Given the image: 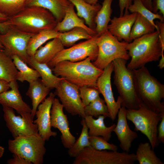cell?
I'll use <instances>...</instances> for the list:
<instances>
[{
	"mask_svg": "<svg viewBox=\"0 0 164 164\" xmlns=\"http://www.w3.org/2000/svg\"><path fill=\"white\" fill-rule=\"evenodd\" d=\"M88 57L78 62H60L51 69L53 73L79 87L88 86L97 88V82L103 70L99 69Z\"/></svg>",
	"mask_w": 164,
	"mask_h": 164,
	"instance_id": "1",
	"label": "cell"
},
{
	"mask_svg": "<svg viewBox=\"0 0 164 164\" xmlns=\"http://www.w3.org/2000/svg\"><path fill=\"white\" fill-rule=\"evenodd\" d=\"M126 49L131 57L127 67L132 70L145 66L148 63L158 61L164 56L157 30L128 43Z\"/></svg>",
	"mask_w": 164,
	"mask_h": 164,
	"instance_id": "2",
	"label": "cell"
},
{
	"mask_svg": "<svg viewBox=\"0 0 164 164\" xmlns=\"http://www.w3.org/2000/svg\"><path fill=\"white\" fill-rule=\"evenodd\" d=\"M135 88L140 102L151 110L164 113V85L151 75L145 66L132 70Z\"/></svg>",
	"mask_w": 164,
	"mask_h": 164,
	"instance_id": "3",
	"label": "cell"
},
{
	"mask_svg": "<svg viewBox=\"0 0 164 164\" xmlns=\"http://www.w3.org/2000/svg\"><path fill=\"white\" fill-rule=\"evenodd\" d=\"M9 19L12 25L23 32L32 34L43 30L54 29L58 22L49 10L35 6L26 7Z\"/></svg>",
	"mask_w": 164,
	"mask_h": 164,
	"instance_id": "4",
	"label": "cell"
},
{
	"mask_svg": "<svg viewBox=\"0 0 164 164\" xmlns=\"http://www.w3.org/2000/svg\"><path fill=\"white\" fill-rule=\"evenodd\" d=\"M114 83L122 100L121 106L126 109H138L140 103L136 91L132 70L127 67V60L117 58L113 61Z\"/></svg>",
	"mask_w": 164,
	"mask_h": 164,
	"instance_id": "5",
	"label": "cell"
},
{
	"mask_svg": "<svg viewBox=\"0 0 164 164\" xmlns=\"http://www.w3.org/2000/svg\"><path fill=\"white\" fill-rule=\"evenodd\" d=\"M163 114L154 111L141 103L137 109H126L127 119L133 124L134 130L140 131L147 137L153 150L159 144L158 127Z\"/></svg>",
	"mask_w": 164,
	"mask_h": 164,
	"instance_id": "6",
	"label": "cell"
},
{
	"mask_svg": "<svg viewBox=\"0 0 164 164\" xmlns=\"http://www.w3.org/2000/svg\"><path fill=\"white\" fill-rule=\"evenodd\" d=\"M45 141L39 134L19 136L8 140V149L32 164H42L46 152Z\"/></svg>",
	"mask_w": 164,
	"mask_h": 164,
	"instance_id": "7",
	"label": "cell"
},
{
	"mask_svg": "<svg viewBox=\"0 0 164 164\" xmlns=\"http://www.w3.org/2000/svg\"><path fill=\"white\" fill-rule=\"evenodd\" d=\"M128 43L119 41L107 30L98 36L97 55L92 63L97 68L103 70L117 58L128 60L130 58L126 49Z\"/></svg>",
	"mask_w": 164,
	"mask_h": 164,
	"instance_id": "8",
	"label": "cell"
},
{
	"mask_svg": "<svg viewBox=\"0 0 164 164\" xmlns=\"http://www.w3.org/2000/svg\"><path fill=\"white\" fill-rule=\"evenodd\" d=\"M135 154L125 152L97 150L89 146L75 158L73 164H133Z\"/></svg>",
	"mask_w": 164,
	"mask_h": 164,
	"instance_id": "9",
	"label": "cell"
},
{
	"mask_svg": "<svg viewBox=\"0 0 164 164\" xmlns=\"http://www.w3.org/2000/svg\"><path fill=\"white\" fill-rule=\"evenodd\" d=\"M99 36L95 35L91 38L74 44L59 52L47 64L51 69L62 61L67 60L76 62L88 57L95 60L98 53L97 42Z\"/></svg>",
	"mask_w": 164,
	"mask_h": 164,
	"instance_id": "10",
	"label": "cell"
},
{
	"mask_svg": "<svg viewBox=\"0 0 164 164\" xmlns=\"http://www.w3.org/2000/svg\"><path fill=\"white\" fill-rule=\"evenodd\" d=\"M33 34L23 32L11 25L6 32L0 33V43L7 55L11 57L16 55L28 64L30 57L27 53V45Z\"/></svg>",
	"mask_w": 164,
	"mask_h": 164,
	"instance_id": "11",
	"label": "cell"
},
{
	"mask_svg": "<svg viewBox=\"0 0 164 164\" xmlns=\"http://www.w3.org/2000/svg\"><path fill=\"white\" fill-rule=\"evenodd\" d=\"M54 93L59 98L64 108L72 115L85 116L80 98L79 87L63 78L55 88Z\"/></svg>",
	"mask_w": 164,
	"mask_h": 164,
	"instance_id": "12",
	"label": "cell"
},
{
	"mask_svg": "<svg viewBox=\"0 0 164 164\" xmlns=\"http://www.w3.org/2000/svg\"><path fill=\"white\" fill-rule=\"evenodd\" d=\"M113 67L112 62L104 69L97 82V88L104 98L108 108L109 118L113 121L116 118L122 103V100L119 96L117 101H115L112 91L111 77L113 71Z\"/></svg>",
	"mask_w": 164,
	"mask_h": 164,
	"instance_id": "13",
	"label": "cell"
},
{
	"mask_svg": "<svg viewBox=\"0 0 164 164\" xmlns=\"http://www.w3.org/2000/svg\"><path fill=\"white\" fill-rule=\"evenodd\" d=\"M2 106L6 126L14 138L39 134L37 125L31 120L17 116L13 108Z\"/></svg>",
	"mask_w": 164,
	"mask_h": 164,
	"instance_id": "14",
	"label": "cell"
},
{
	"mask_svg": "<svg viewBox=\"0 0 164 164\" xmlns=\"http://www.w3.org/2000/svg\"><path fill=\"white\" fill-rule=\"evenodd\" d=\"M64 108L59 100L55 98L51 110V127L58 129L61 133V139L64 148L69 149L76 141V138L71 133L67 115L63 111Z\"/></svg>",
	"mask_w": 164,
	"mask_h": 164,
	"instance_id": "15",
	"label": "cell"
},
{
	"mask_svg": "<svg viewBox=\"0 0 164 164\" xmlns=\"http://www.w3.org/2000/svg\"><path fill=\"white\" fill-rule=\"evenodd\" d=\"M55 96L54 93H50L39 105L35 113L36 118L33 121L37 125L39 134L45 141L57 135L56 132L52 131L51 124V110Z\"/></svg>",
	"mask_w": 164,
	"mask_h": 164,
	"instance_id": "16",
	"label": "cell"
},
{
	"mask_svg": "<svg viewBox=\"0 0 164 164\" xmlns=\"http://www.w3.org/2000/svg\"><path fill=\"white\" fill-rule=\"evenodd\" d=\"M10 84L11 89L0 94V104L13 108L22 117L33 121L32 108L23 101L16 81H11Z\"/></svg>",
	"mask_w": 164,
	"mask_h": 164,
	"instance_id": "17",
	"label": "cell"
},
{
	"mask_svg": "<svg viewBox=\"0 0 164 164\" xmlns=\"http://www.w3.org/2000/svg\"><path fill=\"white\" fill-rule=\"evenodd\" d=\"M126 108L121 106L118 114V121L114 132L120 142V146L123 152L129 153L133 142L138 137L136 132L130 128L126 116Z\"/></svg>",
	"mask_w": 164,
	"mask_h": 164,
	"instance_id": "18",
	"label": "cell"
},
{
	"mask_svg": "<svg viewBox=\"0 0 164 164\" xmlns=\"http://www.w3.org/2000/svg\"><path fill=\"white\" fill-rule=\"evenodd\" d=\"M136 12L124 14L111 19L108 30L119 41L123 40L129 43L130 35L132 26L137 16Z\"/></svg>",
	"mask_w": 164,
	"mask_h": 164,
	"instance_id": "19",
	"label": "cell"
},
{
	"mask_svg": "<svg viewBox=\"0 0 164 164\" xmlns=\"http://www.w3.org/2000/svg\"><path fill=\"white\" fill-rule=\"evenodd\" d=\"M74 7L71 3L63 19L58 22L54 29L59 32H64L75 27H81L86 30L91 35H96L95 31L89 28L85 24L84 20L77 15L75 12Z\"/></svg>",
	"mask_w": 164,
	"mask_h": 164,
	"instance_id": "20",
	"label": "cell"
},
{
	"mask_svg": "<svg viewBox=\"0 0 164 164\" xmlns=\"http://www.w3.org/2000/svg\"><path fill=\"white\" fill-rule=\"evenodd\" d=\"M71 3L68 0H27L26 7L35 6L45 9L53 14L59 22L63 19Z\"/></svg>",
	"mask_w": 164,
	"mask_h": 164,
	"instance_id": "21",
	"label": "cell"
},
{
	"mask_svg": "<svg viewBox=\"0 0 164 164\" xmlns=\"http://www.w3.org/2000/svg\"><path fill=\"white\" fill-rule=\"evenodd\" d=\"M106 117L99 116L96 119L90 116H85L84 118L88 129L90 136H101L107 141L111 138L112 133L116 126L114 124L109 127L106 126L104 120Z\"/></svg>",
	"mask_w": 164,
	"mask_h": 164,
	"instance_id": "22",
	"label": "cell"
},
{
	"mask_svg": "<svg viewBox=\"0 0 164 164\" xmlns=\"http://www.w3.org/2000/svg\"><path fill=\"white\" fill-rule=\"evenodd\" d=\"M75 7L77 15L83 19L86 25L95 31V18L101 5L97 3L95 5L90 4L84 0H68Z\"/></svg>",
	"mask_w": 164,
	"mask_h": 164,
	"instance_id": "23",
	"label": "cell"
},
{
	"mask_svg": "<svg viewBox=\"0 0 164 164\" xmlns=\"http://www.w3.org/2000/svg\"><path fill=\"white\" fill-rule=\"evenodd\" d=\"M50 90L39 78L29 83L26 94L32 101L31 117L33 121L38 106L46 98L50 93Z\"/></svg>",
	"mask_w": 164,
	"mask_h": 164,
	"instance_id": "24",
	"label": "cell"
},
{
	"mask_svg": "<svg viewBox=\"0 0 164 164\" xmlns=\"http://www.w3.org/2000/svg\"><path fill=\"white\" fill-rule=\"evenodd\" d=\"M64 47L60 39L56 37L40 47L33 57L38 62L47 64Z\"/></svg>",
	"mask_w": 164,
	"mask_h": 164,
	"instance_id": "25",
	"label": "cell"
},
{
	"mask_svg": "<svg viewBox=\"0 0 164 164\" xmlns=\"http://www.w3.org/2000/svg\"><path fill=\"white\" fill-rule=\"evenodd\" d=\"M28 64L38 72L43 83L50 90L56 88L63 78L56 76L47 64L38 62L33 57H30Z\"/></svg>",
	"mask_w": 164,
	"mask_h": 164,
	"instance_id": "26",
	"label": "cell"
},
{
	"mask_svg": "<svg viewBox=\"0 0 164 164\" xmlns=\"http://www.w3.org/2000/svg\"><path fill=\"white\" fill-rule=\"evenodd\" d=\"M60 32L54 29L45 30L33 34L29 41L27 52L30 57H33L36 50L49 40L58 37Z\"/></svg>",
	"mask_w": 164,
	"mask_h": 164,
	"instance_id": "27",
	"label": "cell"
},
{
	"mask_svg": "<svg viewBox=\"0 0 164 164\" xmlns=\"http://www.w3.org/2000/svg\"><path fill=\"white\" fill-rule=\"evenodd\" d=\"M113 0H103L102 5L97 12L95 18L97 35L99 36L108 30L112 10L111 7Z\"/></svg>",
	"mask_w": 164,
	"mask_h": 164,
	"instance_id": "28",
	"label": "cell"
},
{
	"mask_svg": "<svg viewBox=\"0 0 164 164\" xmlns=\"http://www.w3.org/2000/svg\"><path fill=\"white\" fill-rule=\"evenodd\" d=\"M18 71L12 57L0 47V79L9 82L16 81Z\"/></svg>",
	"mask_w": 164,
	"mask_h": 164,
	"instance_id": "29",
	"label": "cell"
},
{
	"mask_svg": "<svg viewBox=\"0 0 164 164\" xmlns=\"http://www.w3.org/2000/svg\"><path fill=\"white\" fill-rule=\"evenodd\" d=\"M11 57L16 67L19 70L17 74L16 80L22 82L26 81L29 83L40 77L39 73L36 70L29 67L27 63L18 56L13 55Z\"/></svg>",
	"mask_w": 164,
	"mask_h": 164,
	"instance_id": "30",
	"label": "cell"
},
{
	"mask_svg": "<svg viewBox=\"0 0 164 164\" xmlns=\"http://www.w3.org/2000/svg\"><path fill=\"white\" fill-rule=\"evenodd\" d=\"M136 161L139 164H164L155 153L149 142H141L135 154Z\"/></svg>",
	"mask_w": 164,
	"mask_h": 164,
	"instance_id": "31",
	"label": "cell"
},
{
	"mask_svg": "<svg viewBox=\"0 0 164 164\" xmlns=\"http://www.w3.org/2000/svg\"><path fill=\"white\" fill-rule=\"evenodd\" d=\"M93 36L84 29L77 27L67 32H60L58 37L64 46L68 47L80 40L90 39Z\"/></svg>",
	"mask_w": 164,
	"mask_h": 164,
	"instance_id": "32",
	"label": "cell"
},
{
	"mask_svg": "<svg viewBox=\"0 0 164 164\" xmlns=\"http://www.w3.org/2000/svg\"><path fill=\"white\" fill-rule=\"evenodd\" d=\"M132 26L130 35V42L144 35L152 32L155 27L149 21L138 13Z\"/></svg>",
	"mask_w": 164,
	"mask_h": 164,
	"instance_id": "33",
	"label": "cell"
},
{
	"mask_svg": "<svg viewBox=\"0 0 164 164\" xmlns=\"http://www.w3.org/2000/svg\"><path fill=\"white\" fill-rule=\"evenodd\" d=\"M81 123L82 128L80 134L68 151L69 156L75 158L78 156L85 148L90 146L88 129L84 118H82Z\"/></svg>",
	"mask_w": 164,
	"mask_h": 164,
	"instance_id": "34",
	"label": "cell"
},
{
	"mask_svg": "<svg viewBox=\"0 0 164 164\" xmlns=\"http://www.w3.org/2000/svg\"><path fill=\"white\" fill-rule=\"evenodd\" d=\"M128 11L131 13H138L149 21L156 28V30L159 32L157 26L154 22L155 19L164 21V17L160 14L155 13L146 8L140 0H134L130 6Z\"/></svg>",
	"mask_w": 164,
	"mask_h": 164,
	"instance_id": "35",
	"label": "cell"
},
{
	"mask_svg": "<svg viewBox=\"0 0 164 164\" xmlns=\"http://www.w3.org/2000/svg\"><path fill=\"white\" fill-rule=\"evenodd\" d=\"M27 0H0V13L11 17L23 10Z\"/></svg>",
	"mask_w": 164,
	"mask_h": 164,
	"instance_id": "36",
	"label": "cell"
},
{
	"mask_svg": "<svg viewBox=\"0 0 164 164\" xmlns=\"http://www.w3.org/2000/svg\"><path fill=\"white\" fill-rule=\"evenodd\" d=\"M84 110L85 116H91L97 118L100 115L110 117L105 102L100 97L85 106Z\"/></svg>",
	"mask_w": 164,
	"mask_h": 164,
	"instance_id": "37",
	"label": "cell"
},
{
	"mask_svg": "<svg viewBox=\"0 0 164 164\" xmlns=\"http://www.w3.org/2000/svg\"><path fill=\"white\" fill-rule=\"evenodd\" d=\"M89 138L90 146L95 149L117 151V145L108 142L101 136H89Z\"/></svg>",
	"mask_w": 164,
	"mask_h": 164,
	"instance_id": "38",
	"label": "cell"
},
{
	"mask_svg": "<svg viewBox=\"0 0 164 164\" xmlns=\"http://www.w3.org/2000/svg\"><path fill=\"white\" fill-rule=\"evenodd\" d=\"M80 96L84 107L100 97L99 91L97 88L88 86L79 87Z\"/></svg>",
	"mask_w": 164,
	"mask_h": 164,
	"instance_id": "39",
	"label": "cell"
},
{
	"mask_svg": "<svg viewBox=\"0 0 164 164\" xmlns=\"http://www.w3.org/2000/svg\"><path fill=\"white\" fill-rule=\"evenodd\" d=\"M134 0H119V5L120 11V15L129 13L128 9Z\"/></svg>",
	"mask_w": 164,
	"mask_h": 164,
	"instance_id": "40",
	"label": "cell"
},
{
	"mask_svg": "<svg viewBox=\"0 0 164 164\" xmlns=\"http://www.w3.org/2000/svg\"><path fill=\"white\" fill-rule=\"evenodd\" d=\"M13 158L8 160L7 163L8 164H32V163L15 154H13Z\"/></svg>",
	"mask_w": 164,
	"mask_h": 164,
	"instance_id": "41",
	"label": "cell"
},
{
	"mask_svg": "<svg viewBox=\"0 0 164 164\" xmlns=\"http://www.w3.org/2000/svg\"><path fill=\"white\" fill-rule=\"evenodd\" d=\"M159 30V40L162 50H164V21H157L155 22Z\"/></svg>",
	"mask_w": 164,
	"mask_h": 164,
	"instance_id": "42",
	"label": "cell"
},
{
	"mask_svg": "<svg viewBox=\"0 0 164 164\" xmlns=\"http://www.w3.org/2000/svg\"><path fill=\"white\" fill-rule=\"evenodd\" d=\"M159 124L157 129V138L158 141L160 143H164V114Z\"/></svg>",
	"mask_w": 164,
	"mask_h": 164,
	"instance_id": "43",
	"label": "cell"
},
{
	"mask_svg": "<svg viewBox=\"0 0 164 164\" xmlns=\"http://www.w3.org/2000/svg\"><path fill=\"white\" fill-rule=\"evenodd\" d=\"M155 0V4L153 7V12L157 13L159 10L160 14L164 17V0Z\"/></svg>",
	"mask_w": 164,
	"mask_h": 164,
	"instance_id": "44",
	"label": "cell"
},
{
	"mask_svg": "<svg viewBox=\"0 0 164 164\" xmlns=\"http://www.w3.org/2000/svg\"><path fill=\"white\" fill-rule=\"evenodd\" d=\"M11 25L9 19L4 22H0V33L3 34L6 32Z\"/></svg>",
	"mask_w": 164,
	"mask_h": 164,
	"instance_id": "45",
	"label": "cell"
},
{
	"mask_svg": "<svg viewBox=\"0 0 164 164\" xmlns=\"http://www.w3.org/2000/svg\"><path fill=\"white\" fill-rule=\"evenodd\" d=\"M10 88V82L0 79V94L8 91Z\"/></svg>",
	"mask_w": 164,
	"mask_h": 164,
	"instance_id": "46",
	"label": "cell"
},
{
	"mask_svg": "<svg viewBox=\"0 0 164 164\" xmlns=\"http://www.w3.org/2000/svg\"><path fill=\"white\" fill-rule=\"evenodd\" d=\"M143 5L148 9L153 12V7L152 1L153 0H140Z\"/></svg>",
	"mask_w": 164,
	"mask_h": 164,
	"instance_id": "47",
	"label": "cell"
},
{
	"mask_svg": "<svg viewBox=\"0 0 164 164\" xmlns=\"http://www.w3.org/2000/svg\"><path fill=\"white\" fill-rule=\"evenodd\" d=\"M9 18L0 13V22H3L7 21Z\"/></svg>",
	"mask_w": 164,
	"mask_h": 164,
	"instance_id": "48",
	"label": "cell"
},
{
	"mask_svg": "<svg viewBox=\"0 0 164 164\" xmlns=\"http://www.w3.org/2000/svg\"><path fill=\"white\" fill-rule=\"evenodd\" d=\"M161 57L158 67L160 69H162L164 67V56H161Z\"/></svg>",
	"mask_w": 164,
	"mask_h": 164,
	"instance_id": "49",
	"label": "cell"
},
{
	"mask_svg": "<svg viewBox=\"0 0 164 164\" xmlns=\"http://www.w3.org/2000/svg\"><path fill=\"white\" fill-rule=\"evenodd\" d=\"M87 2L92 5H95L97 3L98 0H84Z\"/></svg>",
	"mask_w": 164,
	"mask_h": 164,
	"instance_id": "50",
	"label": "cell"
},
{
	"mask_svg": "<svg viewBox=\"0 0 164 164\" xmlns=\"http://www.w3.org/2000/svg\"><path fill=\"white\" fill-rule=\"evenodd\" d=\"M4 151V148L3 147L0 146V158H1L3 155Z\"/></svg>",
	"mask_w": 164,
	"mask_h": 164,
	"instance_id": "51",
	"label": "cell"
},
{
	"mask_svg": "<svg viewBox=\"0 0 164 164\" xmlns=\"http://www.w3.org/2000/svg\"><path fill=\"white\" fill-rule=\"evenodd\" d=\"M0 47L2 48L3 49V46L0 43Z\"/></svg>",
	"mask_w": 164,
	"mask_h": 164,
	"instance_id": "52",
	"label": "cell"
}]
</instances>
